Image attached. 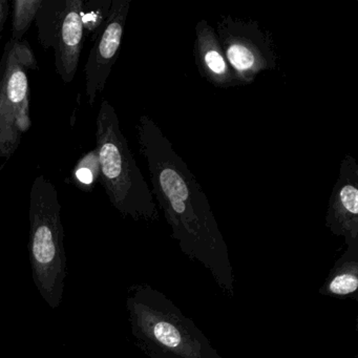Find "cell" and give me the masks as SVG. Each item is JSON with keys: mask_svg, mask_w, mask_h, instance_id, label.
<instances>
[{"mask_svg": "<svg viewBox=\"0 0 358 358\" xmlns=\"http://www.w3.org/2000/svg\"><path fill=\"white\" fill-rule=\"evenodd\" d=\"M194 62L201 77L217 89L242 87L224 55L215 29L207 20L196 26Z\"/></svg>", "mask_w": 358, "mask_h": 358, "instance_id": "10", "label": "cell"}, {"mask_svg": "<svg viewBox=\"0 0 358 358\" xmlns=\"http://www.w3.org/2000/svg\"><path fill=\"white\" fill-rule=\"evenodd\" d=\"M129 8L131 0H112L106 22L98 31L85 68V93L90 106H94L98 94L104 91L118 59Z\"/></svg>", "mask_w": 358, "mask_h": 358, "instance_id": "8", "label": "cell"}, {"mask_svg": "<svg viewBox=\"0 0 358 358\" xmlns=\"http://www.w3.org/2000/svg\"><path fill=\"white\" fill-rule=\"evenodd\" d=\"M347 250L337 259L318 292L324 296L349 297L358 290V242L347 245Z\"/></svg>", "mask_w": 358, "mask_h": 358, "instance_id": "11", "label": "cell"}, {"mask_svg": "<svg viewBox=\"0 0 358 358\" xmlns=\"http://www.w3.org/2000/svg\"><path fill=\"white\" fill-rule=\"evenodd\" d=\"M10 3L8 0H0V34L3 32V27L9 16Z\"/></svg>", "mask_w": 358, "mask_h": 358, "instance_id": "14", "label": "cell"}, {"mask_svg": "<svg viewBox=\"0 0 358 358\" xmlns=\"http://www.w3.org/2000/svg\"><path fill=\"white\" fill-rule=\"evenodd\" d=\"M37 66L28 41H8L0 57V158L5 160L32 127L28 73Z\"/></svg>", "mask_w": 358, "mask_h": 358, "instance_id": "5", "label": "cell"}, {"mask_svg": "<svg viewBox=\"0 0 358 358\" xmlns=\"http://www.w3.org/2000/svg\"><path fill=\"white\" fill-rule=\"evenodd\" d=\"M127 309L131 334L146 355L223 358L192 320L150 285L129 288Z\"/></svg>", "mask_w": 358, "mask_h": 358, "instance_id": "2", "label": "cell"}, {"mask_svg": "<svg viewBox=\"0 0 358 358\" xmlns=\"http://www.w3.org/2000/svg\"><path fill=\"white\" fill-rule=\"evenodd\" d=\"M150 358H171V357H167V356H162V355H155V354H152V355H148Z\"/></svg>", "mask_w": 358, "mask_h": 358, "instance_id": "15", "label": "cell"}, {"mask_svg": "<svg viewBox=\"0 0 358 358\" xmlns=\"http://www.w3.org/2000/svg\"><path fill=\"white\" fill-rule=\"evenodd\" d=\"M140 152L156 199L182 252L204 266L222 291L234 296V273L227 245L200 183L169 138L150 117L137 123Z\"/></svg>", "mask_w": 358, "mask_h": 358, "instance_id": "1", "label": "cell"}, {"mask_svg": "<svg viewBox=\"0 0 358 358\" xmlns=\"http://www.w3.org/2000/svg\"><path fill=\"white\" fill-rule=\"evenodd\" d=\"M96 150L100 181L110 204L134 221L154 223L158 206L120 129L114 106L103 100L96 119Z\"/></svg>", "mask_w": 358, "mask_h": 358, "instance_id": "3", "label": "cell"}, {"mask_svg": "<svg viewBox=\"0 0 358 358\" xmlns=\"http://www.w3.org/2000/svg\"><path fill=\"white\" fill-rule=\"evenodd\" d=\"M43 0H14L11 41H22L36 20Z\"/></svg>", "mask_w": 358, "mask_h": 358, "instance_id": "12", "label": "cell"}, {"mask_svg": "<svg viewBox=\"0 0 358 358\" xmlns=\"http://www.w3.org/2000/svg\"><path fill=\"white\" fill-rule=\"evenodd\" d=\"M326 226L331 234L343 236L345 244L358 242V164L352 155L341 160L329 199Z\"/></svg>", "mask_w": 358, "mask_h": 358, "instance_id": "9", "label": "cell"}, {"mask_svg": "<svg viewBox=\"0 0 358 358\" xmlns=\"http://www.w3.org/2000/svg\"><path fill=\"white\" fill-rule=\"evenodd\" d=\"M29 219L33 280L45 303L56 309L62 303L66 278L64 230L57 189L43 176L33 182Z\"/></svg>", "mask_w": 358, "mask_h": 358, "instance_id": "4", "label": "cell"}, {"mask_svg": "<svg viewBox=\"0 0 358 358\" xmlns=\"http://www.w3.org/2000/svg\"><path fill=\"white\" fill-rule=\"evenodd\" d=\"M75 185L85 192H92L100 179V164L97 150L87 152L77 162L72 173Z\"/></svg>", "mask_w": 358, "mask_h": 358, "instance_id": "13", "label": "cell"}, {"mask_svg": "<svg viewBox=\"0 0 358 358\" xmlns=\"http://www.w3.org/2000/svg\"><path fill=\"white\" fill-rule=\"evenodd\" d=\"M226 60L242 85L278 68L273 36L257 20L221 16L215 29Z\"/></svg>", "mask_w": 358, "mask_h": 358, "instance_id": "6", "label": "cell"}, {"mask_svg": "<svg viewBox=\"0 0 358 358\" xmlns=\"http://www.w3.org/2000/svg\"><path fill=\"white\" fill-rule=\"evenodd\" d=\"M83 0H43L35 24L43 49H53L58 76L74 80L85 41Z\"/></svg>", "mask_w": 358, "mask_h": 358, "instance_id": "7", "label": "cell"}]
</instances>
